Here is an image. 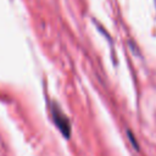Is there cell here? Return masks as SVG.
Here are the masks:
<instances>
[{
    "label": "cell",
    "instance_id": "7a4b0ae2",
    "mask_svg": "<svg viewBox=\"0 0 156 156\" xmlns=\"http://www.w3.org/2000/svg\"><path fill=\"white\" fill-rule=\"evenodd\" d=\"M127 135H128V139H129V141H130V144L134 146V149H139V145H138V143H135V138H134V135H133V133L130 132V130H127Z\"/></svg>",
    "mask_w": 156,
    "mask_h": 156
},
{
    "label": "cell",
    "instance_id": "6da1fadb",
    "mask_svg": "<svg viewBox=\"0 0 156 156\" xmlns=\"http://www.w3.org/2000/svg\"><path fill=\"white\" fill-rule=\"evenodd\" d=\"M51 113H52V118L54 122L56 124V127L60 129V132L62 133V135L65 138H69L71 136V124L68 118L65 116V113L61 111V108L54 102L51 105Z\"/></svg>",
    "mask_w": 156,
    "mask_h": 156
}]
</instances>
